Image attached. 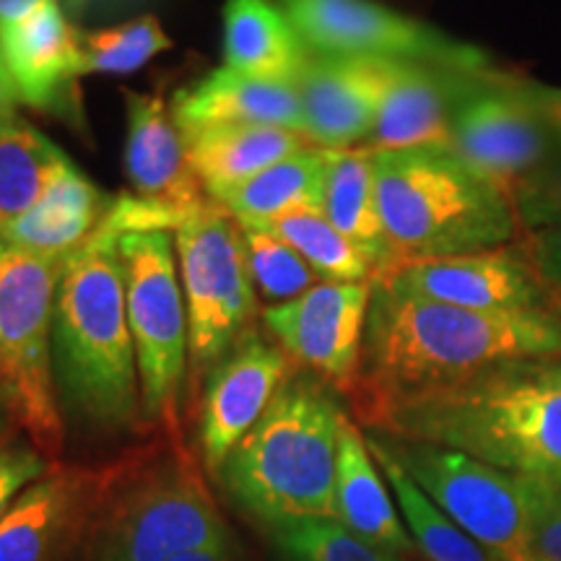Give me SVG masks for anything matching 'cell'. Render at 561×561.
Returning <instances> with one entry per match:
<instances>
[{
  "label": "cell",
  "mask_w": 561,
  "mask_h": 561,
  "mask_svg": "<svg viewBox=\"0 0 561 561\" xmlns=\"http://www.w3.org/2000/svg\"><path fill=\"white\" fill-rule=\"evenodd\" d=\"M561 356V314L481 312L371 280L356 413L445 388L494 364Z\"/></svg>",
  "instance_id": "6da1fadb"
},
{
  "label": "cell",
  "mask_w": 561,
  "mask_h": 561,
  "mask_svg": "<svg viewBox=\"0 0 561 561\" xmlns=\"http://www.w3.org/2000/svg\"><path fill=\"white\" fill-rule=\"evenodd\" d=\"M359 419L390 437L561 483V356L494 364L445 388L375 405Z\"/></svg>",
  "instance_id": "7a4b0ae2"
},
{
  "label": "cell",
  "mask_w": 561,
  "mask_h": 561,
  "mask_svg": "<svg viewBox=\"0 0 561 561\" xmlns=\"http://www.w3.org/2000/svg\"><path fill=\"white\" fill-rule=\"evenodd\" d=\"M112 203L100 229L62 268L55 299V362L70 403L94 424L121 430L136 421L140 380L128 325L121 237Z\"/></svg>",
  "instance_id": "3957f363"
},
{
  "label": "cell",
  "mask_w": 561,
  "mask_h": 561,
  "mask_svg": "<svg viewBox=\"0 0 561 561\" xmlns=\"http://www.w3.org/2000/svg\"><path fill=\"white\" fill-rule=\"evenodd\" d=\"M371 157L390 271L520 240L510 195L447 146L371 151Z\"/></svg>",
  "instance_id": "277c9868"
},
{
  "label": "cell",
  "mask_w": 561,
  "mask_h": 561,
  "mask_svg": "<svg viewBox=\"0 0 561 561\" xmlns=\"http://www.w3.org/2000/svg\"><path fill=\"white\" fill-rule=\"evenodd\" d=\"M346 413L314 375H291L221 466L237 502L263 520H335V466Z\"/></svg>",
  "instance_id": "5b68a950"
},
{
  "label": "cell",
  "mask_w": 561,
  "mask_h": 561,
  "mask_svg": "<svg viewBox=\"0 0 561 561\" xmlns=\"http://www.w3.org/2000/svg\"><path fill=\"white\" fill-rule=\"evenodd\" d=\"M66 261L32 255L0 237V390L42 453L62 445L55 403V299Z\"/></svg>",
  "instance_id": "8992f818"
},
{
  "label": "cell",
  "mask_w": 561,
  "mask_h": 561,
  "mask_svg": "<svg viewBox=\"0 0 561 561\" xmlns=\"http://www.w3.org/2000/svg\"><path fill=\"white\" fill-rule=\"evenodd\" d=\"M128 325L136 346L140 405L146 416L170 430L191 356L187 305L174 257V234L167 229L128 231L121 237Z\"/></svg>",
  "instance_id": "52a82bcc"
},
{
  "label": "cell",
  "mask_w": 561,
  "mask_h": 561,
  "mask_svg": "<svg viewBox=\"0 0 561 561\" xmlns=\"http://www.w3.org/2000/svg\"><path fill=\"white\" fill-rule=\"evenodd\" d=\"M229 541L214 496L185 455L159 462L112 500L96 525V561H178Z\"/></svg>",
  "instance_id": "ba28073f"
},
{
  "label": "cell",
  "mask_w": 561,
  "mask_h": 561,
  "mask_svg": "<svg viewBox=\"0 0 561 561\" xmlns=\"http://www.w3.org/2000/svg\"><path fill=\"white\" fill-rule=\"evenodd\" d=\"M172 234L191 328V369L198 382L250 331V320L257 312V291L242 227L219 203L210 198L201 203Z\"/></svg>",
  "instance_id": "9c48e42d"
},
{
  "label": "cell",
  "mask_w": 561,
  "mask_h": 561,
  "mask_svg": "<svg viewBox=\"0 0 561 561\" xmlns=\"http://www.w3.org/2000/svg\"><path fill=\"white\" fill-rule=\"evenodd\" d=\"M409 479L494 561H533L523 476L430 442L375 432Z\"/></svg>",
  "instance_id": "30bf717a"
},
{
  "label": "cell",
  "mask_w": 561,
  "mask_h": 561,
  "mask_svg": "<svg viewBox=\"0 0 561 561\" xmlns=\"http://www.w3.org/2000/svg\"><path fill=\"white\" fill-rule=\"evenodd\" d=\"M307 50L331 58L489 70V55L375 0H278Z\"/></svg>",
  "instance_id": "8fae6325"
},
{
  "label": "cell",
  "mask_w": 561,
  "mask_h": 561,
  "mask_svg": "<svg viewBox=\"0 0 561 561\" xmlns=\"http://www.w3.org/2000/svg\"><path fill=\"white\" fill-rule=\"evenodd\" d=\"M557 138L533 104L520 81L489 70L458 104L450 128V149L481 178L504 193L557 151Z\"/></svg>",
  "instance_id": "7c38bea8"
},
{
  "label": "cell",
  "mask_w": 561,
  "mask_h": 561,
  "mask_svg": "<svg viewBox=\"0 0 561 561\" xmlns=\"http://www.w3.org/2000/svg\"><path fill=\"white\" fill-rule=\"evenodd\" d=\"M369 297L371 280H320L297 299L271 305L263 322L291 362L310 369L328 388L351 396L362 375Z\"/></svg>",
  "instance_id": "4fadbf2b"
},
{
  "label": "cell",
  "mask_w": 561,
  "mask_h": 561,
  "mask_svg": "<svg viewBox=\"0 0 561 561\" xmlns=\"http://www.w3.org/2000/svg\"><path fill=\"white\" fill-rule=\"evenodd\" d=\"M398 289L481 312L553 310L549 289L520 242L473 255L409 263L380 276Z\"/></svg>",
  "instance_id": "5bb4252c"
},
{
  "label": "cell",
  "mask_w": 561,
  "mask_h": 561,
  "mask_svg": "<svg viewBox=\"0 0 561 561\" xmlns=\"http://www.w3.org/2000/svg\"><path fill=\"white\" fill-rule=\"evenodd\" d=\"M291 359L244 331L206 375L201 411V447L208 471L219 473L229 453L257 424L289 375Z\"/></svg>",
  "instance_id": "9a60e30c"
},
{
  "label": "cell",
  "mask_w": 561,
  "mask_h": 561,
  "mask_svg": "<svg viewBox=\"0 0 561 561\" xmlns=\"http://www.w3.org/2000/svg\"><path fill=\"white\" fill-rule=\"evenodd\" d=\"M396 66V60L310 53L297 81L305 138L333 151L356 149V144L369 140Z\"/></svg>",
  "instance_id": "2e32d148"
},
{
  "label": "cell",
  "mask_w": 561,
  "mask_h": 561,
  "mask_svg": "<svg viewBox=\"0 0 561 561\" xmlns=\"http://www.w3.org/2000/svg\"><path fill=\"white\" fill-rule=\"evenodd\" d=\"M489 70L398 62L367 140L369 151L447 146L458 104Z\"/></svg>",
  "instance_id": "e0dca14e"
},
{
  "label": "cell",
  "mask_w": 561,
  "mask_h": 561,
  "mask_svg": "<svg viewBox=\"0 0 561 561\" xmlns=\"http://www.w3.org/2000/svg\"><path fill=\"white\" fill-rule=\"evenodd\" d=\"M128 140L125 170L133 195L185 219L193 208L208 201L206 187L193 172L185 138L174 123L172 110L157 94L128 91Z\"/></svg>",
  "instance_id": "ac0fdd59"
},
{
  "label": "cell",
  "mask_w": 561,
  "mask_h": 561,
  "mask_svg": "<svg viewBox=\"0 0 561 561\" xmlns=\"http://www.w3.org/2000/svg\"><path fill=\"white\" fill-rule=\"evenodd\" d=\"M0 58L16 100L30 107H58L70 83L81 79V37L68 24L60 0H50L0 34Z\"/></svg>",
  "instance_id": "d6986e66"
},
{
  "label": "cell",
  "mask_w": 561,
  "mask_h": 561,
  "mask_svg": "<svg viewBox=\"0 0 561 561\" xmlns=\"http://www.w3.org/2000/svg\"><path fill=\"white\" fill-rule=\"evenodd\" d=\"M172 117L182 133L224 123H250L305 136L297 83L252 79L227 66L210 70L206 79L178 91L172 100Z\"/></svg>",
  "instance_id": "ffe728a7"
},
{
  "label": "cell",
  "mask_w": 561,
  "mask_h": 561,
  "mask_svg": "<svg viewBox=\"0 0 561 561\" xmlns=\"http://www.w3.org/2000/svg\"><path fill=\"white\" fill-rule=\"evenodd\" d=\"M335 520L377 549L401 559L411 553L413 538L405 528L388 481L371 458L367 437L348 416L339 434V466H335Z\"/></svg>",
  "instance_id": "44dd1931"
},
{
  "label": "cell",
  "mask_w": 561,
  "mask_h": 561,
  "mask_svg": "<svg viewBox=\"0 0 561 561\" xmlns=\"http://www.w3.org/2000/svg\"><path fill=\"white\" fill-rule=\"evenodd\" d=\"M112 201H104L100 187L76 167L19 219L0 227V237L32 255L68 261L83 242L100 229Z\"/></svg>",
  "instance_id": "7402d4cb"
},
{
  "label": "cell",
  "mask_w": 561,
  "mask_h": 561,
  "mask_svg": "<svg viewBox=\"0 0 561 561\" xmlns=\"http://www.w3.org/2000/svg\"><path fill=\"white\" fill-rule=\"evenodd\" d=\"M193 172L206 187L208 198L240 187L276 161L310 146V140L294 130L273 125L224 123L210 128L182 133Z\"/></svg>",
  "instance_id": "603a6c76"
},
{
  "label": "cell",
  "mask_w": 561,
  "mask_h": 561,
  "mask_svg": "<svg viewBox=\"0 0 561 561\" xmlns=\"http://www.w3.org/2000/svg\"><path fill=\"white\" fill-rule=\"evenodd\" d=\"M224 60L227 68L252 79L297 83L310 50L286 13L271 0H227Z\"/></svg>",
  "instance_id": "cb8c5ba5"
},
{
  "label": "cell",
  "mask_w": 561,
  "mask_h": 561,
  "mask_svg": "<svg viewBox=\"0 0 561 561\" xmlns=\"http://www.w3.org/2000/svg\"><path fill=\"white\" fill-rule=\"evenodd\" d=\"M325 151L328 172L322 214L367 257L375 278H380L392 268V255L382 229L380 203H377L375 157L369 149Z\"/></svg>",
  "instance_id": "d4e9b609"
},
{
  "label": "cell",
  "mask_w": 561,
  "mask_h": 561,
  "mask_svg": "<svg viewBox=\"0 0 561 561\" xmlns=\"http://www.w3.org/2000/svg\"><path fill=\"white\" fill-rule=\"evenodd\" d=\"M325 172L328 151L310 144L210 201L219 203L240 227L265 229L291 210H322Z\"/></svg>",
  "instance_id": "484cf974"
},
{
  "label": "cell",
  "mask_w": 561,
  "mask_h": 561,
  "mask_svg": "<svg viewBox=\"0 0 561 561\" xmlns=\"http://www.w3.org/2000/svg\"><path fill=\"white\" fill-rule=\"evenodd\" d=\"M73 161L19 115L0 121V227L26 214Z\"/></svg>",
  "instance_id": "4316f807"
},
{
  "label": "cell",
  "mask_w": 561,
  "mask_h": 561,
  "mask_svg": "<svg viewBox=\"0 0 561 561\" xmlns=\"http://www.w3.org/2000/svg\"><path fill=\"white\" fill-rule=\"evenodd\" d=\"M76 504V481L42 476L0 520V561H50L66 538Z\"/></svg>",
  "instance_id": "83f0119b"
},
{
  "label": "cell",
  "mask_w": 561,
  "mask_h": 561,
  "mask_svg": "<svg viewBox=\"0 0 561 561\" xmlns=\"http://www.w3.org/2000/svg\"><path fill=\"white\" fill-rule=\"evenodd\" d=\"M367 447L377 460L380 471L392 491L405 528H409L413 546L430 561H494L479 543L468 536L460 525L434 504L430 496L409 479V473L398 466L396 458L385 450L375 434H367Z\"/></svg>",
  "instance_id": "f1b7e54d"
},
{
  "label": "cell",
  "mask_w": 561,
  "mask_h": 561,
  "mask_svg": "<svg viewBox=\"0 0 561 561\" xmlns=\"http://www.w3.org/2000/svg\"><path fill=\"white\" fill-rule=\"evenodd\" d=\"M265 231L291 244L305 257L307 265L318 273L320 280L367 284V280L375 278V271H371L367 257L328 221L322 210H291V214L268 224Z\"/></svg>",
  "instance_id": "f546056e"
},
{
  "label": "cell",
  "mask_w": 561,
  "mask_h": 561,
  "mask_svg": "<svg viewBox=\"0 0 561 561\" xmlns=\"http://www.w3.org/2000/svg\"><path fill=\"white\" fill-rule=\"evenodd\" d=\"M170 47L172 39L161 26V21L146 13V16L125 21L112 30L83 34L79 76L133 73Z\"/></svg>",
  "instance_id": "4dcf8cb0"
},
{
  "label": "cell",
  "mask_w": 561,
  "mask_h": 561,
  "mask_svg": "<svg viewBox=\"0 0 561 561\" xmlns=\"http://www.w3.org/2000/svg\"><path fill=\"white\" fill-rule=\"evenodd\" d=\"M271 536L289 561H401L325 517L276 520L271 523Z\"/></svg>",
  "instance_id": "1f68e13d"
},
{
  "label": "cell",
  "mask_w": 561,
  "mask_h": 561,
  "mask_svg": "<svg viewBox=\"0 0 561 561\" xmlns=\"http://www.w3.org/2000/svg\"><path fill=\"white\" fill-rule=\"evenodd\" d=\"M242 237L255 291L273 305L297 299L310 291L314 284H320L318 273L307 265L305 257L291 244L278 240L276 234L265 229L242 227Z\"/></svg>",
  "instance_id": "d6a6232c"
},
{
  "label": "cell",
  "mask_w": 561,
  "mask_h": 561,
  "mask_svg": "<svg viewBox=\"0 0 561 561\" xmlns=\"http://www.w3.org/2000/svg\"><path fill=\"white\" fill-rule=\"evenodd\" d=\"M520 231L561 229V146L510 193Z\"/></svg>",
  "instance_id": "836d02e7"
},
{
  "label": "cell",
  "mask_w": 561,
  "mask_h": 561,
  "mask_svg": "<svg viewBox=\"0 0 561 561\" xmlns=\"http://www.w3.org/2000/svg\"><path fill=\"white\" fill-rule=\"evenodd\" d=\"M533 561H561V483L523 476Z\"/></svg>",
  "instance_id": "e575fe53"
},
{
  "label": "cell",
  "mask_w": 561,
  "mask_h": 561,
  "mask_svg": "<svg viewBox=\"0 0 561 561\" xmlns=\"http://www.w3.org/2000/svg\"><path fill=\"white\" fill-rule=\"evenodd\" d=\"M47 473V462L34 447L5 445L0 450V520L13 502Z\"/></svg>",
  "instance_id": "d590c367"
},
{
  "label": "cell",
  "mask_w": 561,
  "mask_h": 561,
  "mask_svg": "<svg viewBox=\"0 0 561 561\" xmlns=\"http://www.w3.org/2000/svg\"><path fill=\"white\" fill-rule=\"evenodd\" d=\"M551 294L553 310L561 314V229L525 231L517 240Z\"/></svg>",
  "instance_id": "8d00e7d4"
},
{
  "label": "cell",
  "mask_w": 561,
  "mask_h": 561,
  "mask_svg": "<svg viewBox=\"0 0 561 561\" xmlns=\"http://www.w3.org/2000/svg\"><path fill=\"white\" fill-rule=\"evenodd\" d=\"M520 91L525 100L533 104L538 117L549 125V130L561 146V87H546V83L536 81H520Z\"/></svg>",
  "instance_id": "74e56055"
},
{
  "label": "cell",
  "mask_w": 561,
  "mask_h": 561,
  "mask_svg": "<svg viewBox=\"0 0 561 561\" xmlns=\"http://www.w3.org/2000/svg\"><path fill=\"white\" fill-rule=\"evenodd\" d=\"M45 3H50V0H0V34L30 19Z\"/></svg>",
  "instance_id": "f35d334b"
},
{
  "label": "cell",
  "mask_w": 561,
  "mask_h": 561,
  "mask_svg": "<svg viewBox=\"0 0 561 561\" xmlns=\"http://www.w3.org/2000/svg\"><path fill=\"white\" fill-rule=\"evenodd\" d=\"M178 561H244V557L234 549V543L227 541L224 546H216V549L191 553V557H182Z\"/></svg>",
  "instance_id": "ab89813d"
},
{
  "label": "cell",
  "mask_w": 561,
  "mask_h": 561,
  "mask_svg": "<svg viewBox=\"0 0 561 561\" xmlns=\"http://www.w3.org/2000/svg\"><path fill=\"white\" fill-rule=\"evenodd\" d=\"M16 91H13V83L9 79V70L3 66V58H0V121L16 115L13 104H16Z\"/></svg>",
  "instance_id": "60d3db41"
},
{
  "label": "cell",
  "mask_w": 561,
  "mask_h": 561,
  "mask_svg": "<svg viewBox=\"0 0 561 561\" xmlns=\"http://www.w3.org/2000/svg\"><path fill=\"white\" fill-rule=\"evenodd\" d=\"M0 403H9V398H5L3 390H0ZM3 447H5V421H3V411H0V450H3Z\"/></svg>",
  "instance_id": "b9f144b4"
},
{
  "label": "cell",
  "mask_w": 561,
  "mask_h": 561,
  "mask_svg": "<svg viewBox=\"0 0 561 561\" xmlns=\"http://www.w3.org/2000/svg\"><path fill=\"white\" fill-rule=\"evenodd\" d=\"M62 3L68 5V11H73V13H81V11L87 9V5H89V0H62Z\"/></svg>",
  "instance_id": "7bdbcfd3"
}]
</instances>
